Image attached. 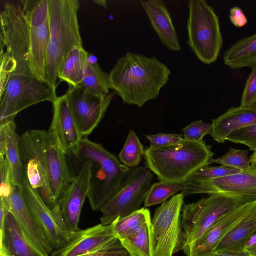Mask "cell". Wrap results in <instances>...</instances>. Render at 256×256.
Listing matches in <instances>:
<instances>
[{"instance_id": "ac0fdd59", "label": "cell", "mask_w": 256, "mask_h": 256, "mask_svg": "<svg viewBox=\"0 0 256 256\" xmlns=\"http://www.w3.org/2000/svg\"><path fill=\"white\" fill-rule=\"evenodd\" d=\"M82 163L80 171L72 178L67 191L58 204L64 222L72 232L80 230L78 224L81 212L90 189L91 164L88 161Z\"/></svg>"}, {"instance_id": "2e32d148", "label": "cell", "mask_w": 256, "mask_h": 256, "mask_svg": "<svg viewBox=\"0 0 256 256\" xmlns=\"http://www.w3.org/2000/svg\"><path fill=\"white\" fill-rule=\"evenodd\" d=\"M119 240L112 226L102 224L72 232L68 242L52 256H82L112 247Z\"/></svg>"}, {"instance_id": "7a4b0ae2", "label": "cell", "mask_w": 256, "mask_h": 256, "mask_svg": "<svg viewBox=\"0 0 256 256\" xmlns=\"http://www.w3.org/2000/svg\"><path fill=\"white\" fill-rule=\"evenodd\" d=\"M170 74V69L156 57L128 52L108 74L110 89L124 103L142 108L157 98Z\"/></svg>"}, {"instance_id": "9c48e42d", "label": "cell", "mask_w": 256, "mask_h": 256, "mask_svg": "<svg viewBox=\"0 0 256 256\" xmlns=\"http://www.w3.org/2000/svg\"><path fill=\"white\" fill-rule=\"evenodd\" d=\"M184 196L179 193L156 210L151 221L154 256H173L182 250L184 236L181 214Z\"/></svg>"}, {"instance_id": "f546056e", "label": "cell", "mask_w": 256, "mask_h": 256, "mask_svg": "<svg viewBox=\"0 0 256 256\" xmlns=\"http://www.w3.org/2000/svg\"><path fill=\"white\" fill-rule=\"evenodd\" d=\"M120 242L130 256H154L151 222L136 233Z\"/></svg>"}, {"instance_id": "e0dca14e", "label": "cell", "mask_w": 256, "mask_h": 256, "mask_svg": "<svg viewBox=\"0 0 256 256\" xmlns=\"http://www.w3.org/2000/svg\"><path fill=\"white\" fill-rule=\"evenodd\" d=\"M256 210V200L239 206L219 220L183 250L186 256H203L213 252L222 239Z\"/></svg>"}, {"instance_id": "ba28073f", "label": "cell", "mask_w": 256, "mask_h": 256, "mask_svg": "<svg viewBox=\"0 0 256 256\" xmlns=\"http://www.w3.org/2000/svg\"><path fill=\"white\" fill-rule=\"evenodd\" d=\"M154 179V173L146 166L130 170L120 186L101 209V224L110 225L140 210L144 202Z\"/></svg>"}, {"instance_id": "5b68a950", "label": "cell", "mask_w": 256, "mask_h": 256, "mask_svg": "<svg viewBox=\"0 0 256 256\" xmlns=\"http://www.w3.org/2000/svg\"><path fill=\"white\" fill-rule=\"evenodd\" d=\"M80 162L91 164L90 189L88 196L92 209L99 211L118 190L130 168L102 145L82 138L74 154Z\"/></svg>"}, {"instance_id": "8992f818", "label": "cell", "mask_w": 256, "mask_h": 256, "mask_svg": "<svg viewBox=\"0 0 256 256\" xmlns=\"http://www.w3.org/2000/svg\"><path fill=\"white\" fill-rule=\"evenodd\" d=\"M188 6V44L200 62L210 65L217 60L223 46L219 18L204 0H190Z\"/></svg>"}, {"instance_id": "d4e9b609", "label": "cell", "mask_w": 256, "mask_h": 256, "mask_svg": "<svg viewBox=\"0 0 256 256\" xmlns=\"http://www.w3.org/2000/svg\"><path fill=\"white\" fill-rule=\"evenodd\" d=\"M256 232V210L232 229L214 252L244 254L246 244Z\"/></svg>"}, {"instance_id": "3957f363", "label": "cell", "mask_w": 256, "mask_h": 256, "mask_svg": "<svg viewBox=\"0 0 256 256\" xmlns=\"http://www.w3.org/2000/svg\"><path fill=\"white\" fill-rule=\"evenodd\" d=\"M212 146L204 140L180 142L160 148H148L146 166L160 181L184 184L198 170L214 163Z\"/></svg>"}, {"instance_id": "4fadbf2b", "label": "cell", "mask_w": 256, "mask_h": 256, "mask_svg": "<svg viewBox=\"0 0 256 256\" xmlns=\"http://www.w3.org/2000/svg\"><path fill=\"white\" fill-rule=\"evenodd\" d=\"M22 188L28 208L50 244L54 250L65 246L69 241L72 232L64 222L59 206L53 209L49 208L38 191L25 180Z\"/></svg>"}, {"instance_id": "b9f144b4", "label": "cell", "mask_w": 256, "mask_h": 256, "mask_svg": "<svg viewBox=\"0 0 256 256\" xmlns=\"http://www.w3.org/2000/svg\"><path fill=\"white\" fill-rule=\"evenodd\" d=\"M244 253L250 256H256V232L246 244L244 248Z\"/></svg>"}, {"instance_id": "7c38bea8", "label": "cell", "mask_w": 256, "mask_h": 256, "mask_svg": "<svg viewBox=\"0 0 256 256\" xmlns=\"http://www.w3.org/2000/svg\"><path fill=\"white\" fill-rule=\"evenodd\" d=\"M42 130H30L19 137V148L24 180L52 209L42 145Z\"/></svg>"}, {"instance_id": "f35d334b", "label": "cell", "mask_w": 256, "mask_h": 256, "mask_svg": "<svg viewBox=\"0 0 256 256\" xmlns=\"http://www.w3.org/2000/svg\"><path fill=\"white\" fill-rule=\"evenodd\" d=\"M146 138L150 143V148H160L178 144L184 138L180 134H164L146 135Z\"/></svg>"}, {"instance_id": "d6a6232c", "label": "cell", "mask_w": 256, "mask_h": 256, "mask_svg": "<svg viewBox=\"0 0 256 256\" xmlns=\"http://www.w3.org/2000/svg\"><path fill=\"white\" fill-rule=\"evenodd\" d=\"M248 150L230 148L224 156L214 160V162L242 172L251 169Z\"/></svg>"}, {"instance_id": "4dcf8cb0", "label": "cell", "mask_w": 256, "mask_h": 256, "mask_svg": "<svg viewBox=\"0 0 256 256\" xmlns=\"http://www.w3.org/2000/svg\"><path fill=\"white\" fill-rule=\"evenodd\" d=\"M145 150L138 136L132 130L129 131L124 148L120 151L118 158L124 166L130 168L138 167Z\"/></svg>"}, {"instance_id": "6da1fadb", "label": "cell", "mask_w": 256, "mask_h": 256, "mask_svg": "<svg viewBox=\"0 0 256 256\" xmlns=\"http://www.w3.org/2000/svg\"><path fill=\"white\" fill-rule=\"evenodd\" d=\"M0 49L14 62V70L0 95V122L14 120L31 106L56 100V91L40 81L31 70L29 28L20 1L6 4L0 13Z\"/></svg>"}, {"instance_id": "277c9868", "label": "cell", "mask_w": 256, "mask_h": 256, "mask_svg": "<svg viewBox=\"0 0 256 256\" xmlns=\"http://www.w3.org/2000/svg\"><path fill=\"white\" fill-rule=\"evenodd\" d=\"M50 38L46 78L56 91L59 68L66 54L74 47H83L78 20V0H48Z\"/></svg>"}, {"instance_id": "836d02e7", "label": "cell", "mask_w": 256, "mask_h": 256, "mask_svg": "<svg viewBox=\"0 0 256 256\" xmlns=\"http://www.w3.org/2000/svg\"><path fill=\"white\" fill-rule=\"evenodd\" d=\"M0 199L8 200L15 186L9 163L4 154H0Z\"/></svg>"}, {"instance_id": "ffe728a7", "label": "cell", "mask_w": 256, "mask_h": 256, "mask_svg": "<svg viewBox=\"0 0 256 256\" xmlns=\"http://www.w3.org/2000/svg\"><path fill=\"white\" fill-rule=\"evenodd\" d=\"M52 104L54 114L49 131L58 136L66 153L74 156L82 138L66 94L58 97Z\"/></svg>"}, {"instance_id": "9a60e30c", "label": "cell", "mask_w": 256, "mask_h": 256, "mask_svg": "<svg viewBox=\"0 0 256 256\" xmlns=\"http://www.w3.org/2000/svg\"><path fill=\"white\" fill-rule=\"evenodd\" d=\"M42 145L48 188L54 208L58 205L72 182L67 154L58 136L50 131L42 130Z\"/></svg>"}, {"instance_id": "484cf974", "label": "cell", "mask_w": 256, "mask_h": 256, "mask_svg": "<svg viewBox=\"0 0 256 256\" xmlns=\"http://www.w3.org/2000/svg\"><path fill=\"white\" fill-rule=\"evenodd\" d=\"M89 56L83 47H74L65 56L59 68L58 76L69 86H79L82 82Z\"/></svg>"}, {"instance_id": "ab89813d", "label": "cell", "mask_w": 256, "mask_h": 256, "mask_svg": "<svg viewBox=\"0 0 256 256\" xmlns=\"http://www.w3.org/2000/svg\"><path fill=\"white\" fill-rule=\"evenodd\" d=\"M82 256H130L119 241L107 249Z\"/></svg>"}, {"instance_id": "7dc6e473", "label": "cell", "mask_w": 256, "mask_h": 256, "mask_svg": "<svg viewBox=\"0 0 256 256\" xmlns=\"http://www.w3.org/2000/svg\"><path fill=\"white\" fill-rule=\"evenodd\" d=\"M254 106L256 108V104Z\"/></svg>"}, {"instance_id": "ee69618b", "label": "cell", "mask_w": 256, "mask_h": 256, "mask_svg": "<svg viewBox=\"0 0 256 256\" xmlns=\"http://www.w3.org/2000/svg\"><path fill=\"white\" fill-rule=\"evenodd\" d=\"M252 168L256 171V152L250 157Z\"/></svg>"}, {"instance_id": "d6986e66", "label": "cell", "mask_w": 256, "mask_h": 256, "mask_svg": "<svg viewBox=\"0 0 256 256\" xmlns=\"http://www.w3.org/2000/svg\"><path fill=\"white\" fill-rule=\"evenodd\" d=\"M8 202L10 212L26 238L42 252L52 256L54 250L34 220L25 200L22 188L16 186Z\"/></svg>"}, {"instance_id": "8fae6325", "label": "cell", "mask_w": 256, "mask_h": 256, "mask_svg": "<svg viewBox=\"0 0 256 256\" xmlns=\"http://www.w3.org/2000/svg\"><path fill=\"white\" fill-rule=\"evenodd\" d=\"M182 193L226 196L250 201L256 200V171L252 168L226 176L212 179L189 180Z\"/></svg>"}, {"instance_id": "7402d4cb", "label": "cell", "mask_w": 256, "mask_h": 256, "mask_svg": "<svg viewBox=\"0 0 256 256\" xmlns=\"http://www.w3.org/2000/svg\"><path fill=\"white\" fill-rule=\"evenodd\" d=\"M256 124V108L231 107L226 112L212 120V138L224 144L233 132Z\"/></svg>"}, {"instance_id": "83f0119b", "label": "cell", "mask_w": 256, "mask_h": 256, "mask_svg": "<svg viewBox=\"0 0 256 256\" xmlns=\"http://www.w3.org/2000/svg\"><path fill=\"white\" fill-rule=\"evenodd\" d=\"M151 221L149 210L141 208L128 216L118 218L111 224L117 238L121 241L136 233Z\"/></svg>"}, {"instance_id": "e575fe53", "label": "cell", "mask_w": 256, "mask_h": 256, "mask_svg": "<svg viewBox=\"0 0 256 256\" xmlns=\"http://www.w3.org/2000/svg\"><path fill=\"white\" fill-rule=\"evenodd\" d=\"M227 140L245 145L250 150L256 152V124L233 132L228 137Z\"/></svg>"}, {"instance_id": "8d00e7d4", "label": "cell", "mask_w": 256, "mask_h": 256, "mask_svg": "<svg viewBox=\"0 0 256 256\" xmlns=\"http://www.w3.org/2000/svg\"><path fill=\"white\" fill-rule=\"evenodd\" d=\"M239 172L240 171L223 166H208L198 170L190 180L216 178L234 174Z\"/></svg>"}, {"instance_id": "603a6c76", "label": "cell", "mask_w": 256, "mask_h": 256, "mask_svg": "<svg viewBox=\"0 0 256 256\" xmlns=\"http://www.w3.org/2000/svg\"><path fill=\"white\" fill-rule=\"evenodd\" d=\"M0 254L5 256H50L40 250L25 236L10 212L0 232Z\"/></svg>"}, {"instance_id": "52a82bcc", "label": "cell", "mask_w": 256, "mask_h": 256, "mask_svg": "<svg viewBox=\"0 0 256 256\" xmlns=\"http://www.w3.org/2000/svg\"><path fill=\"white\" fill-rule=\"evenodd\" d=\"M253 201L212 194L209 198L185 205L182 219L184 236L182 250L198 240L223 216Z\"/></svg>"}, {"instance_id": "5bb4252c", "label": "cell", "mask_w": 256, "mask_h": 256, "mask_svg": "<svg viewBox=\"0 0 256 256\" xmlns=\"http://www.w3.org/2000/svg\"><path fill=\"white\" fill-rule=\"evenodd\" d=\"M66 94L80 134L84 138L98 125L116 94L114 92L102 96L78 86H70Z\"/></svg>"}, {"instance_id": "44dd1931", "label": "cell", "mask_w": 256, "mask_h": 256, "mask_svg": "<svg viewBox=\"0 0 256 256\" xmlns=\"http://www.w3.org/2000/svg\"><path fill=\"white\" fill-rule=\"evenodd\" d=\"M150 24L162 44L173 52H180L178 35L166 3L160 0L140 1Z\"/></svg>"}, {"instance_id": "cb8c5ba5", "label": "cell", "mask_w": 256, "mask_h": 256, "mask_svg": "<svg viewBox=\"0 0 256 256\" xmlns=\"http://www.w3.org/2000/svg\"><path fill=\"white\" fill-rule=\"evenodd\" d=\"M0 154L9 163L14 186L22 188L24 174L19 148V136L14 120L0 123Z\"/></svg>"}, {"instance_id": "f1b7e54d", "label": "cell", "mask_w": 256, "mask_h": 256, "mask_svg": "<svg viewBox=\"0 0 256 256\" xmlns=\"http://www.w3.org/2000/svg\"><path fill=\"white\" fill-rule=\"evenodd\" d=\"M79 86L92 94L107 96L110 93L108 74L103 71L98 62L88 59L82 82Z\"/></svg>"}, {"instance_id": "4316f807", "label": "cell", "mask_w": 256, "mask_h": 256, "mask_svg": "<svg viewBox=\"0 0 256 256\" xmlns=\"http://www.w3.org/2000/svg\"><path fill=\"white\" fill-rule=\"evenodd\" d=\"M224 64L233 70L252 68L256 64V34L240 39L228 49Z\"/></svg>"}, {"instance_id": "1f68e13d", "label": "cell", "mask_w": 256, "mask_h": 256, "mask_svg": "<svg viewBox=\"0 0 256 256\" xmlns=\"http://www.w3.org/2000/svg\"><path fill=\"white\" fill-rule=\"evenodd\" d=\"M184 184L160 181L152 184L144 202L145 207L162 204L171 197L182 192Z\"/></svg>"}, {"instance_id": "60d3db41", "label": "cell", "mask_w": 256, "mask_h": 256, "mask_svg": "<svg viewBox=\"0 0 256 256\" xmlns=\"http://www.w3.org/2000/svg\"><path fill=\"white\" fill-rule=\"evenodd\" d=\"M229 18L232 24L238 28L244 27L248 22V20L244 12L237 6L230 8Z\"/></svg>"}, {"instance_id": "30bf717a", "label": "cell", "mask_w": 256, "mask_h": 256, "mask_svg": "<svg viewBox=\"0 0 256 256\" xmlns=\"http://www.w3.org/2000/svg\"><path fill=\"white\" fill-rule=\"evenodd\" d=\"M29 28L30 66L34 76L48 84L46 64L50 38L48 0H20Z\"/></svg>"}, {"instance_id": "d590c367", "label": "cell", "mask_w": 256, "mask_h": 256, "mask_svg": "<svg viewBox=\"0 0 256 256\" xmlns=\"http://www.w3.org/2000/svg\"><path fill=\"white\" fill-rule=\"evenodd\" d=\"M212 128V124L202 120L194 121L182 130L184 138L191 142L203 140L205 136L210 134Z\"/></svg>"}, {"instance_id": "7bdbcfd3", "label": "cell", "mask_w": 256, "mask_h": 256, "mask_svg": "<svg viewBox=\"0 0 256 256\" xmlns=\"http://www.w3.org/2000/svg\"><path fill=\"white\" fill-rule=\"evenodd\" d=\"M203 256H250L249 255L244 254H235L224 252H213L207 254Z\"/></svg>"}, {"instance_id": "f6af8a7d", "label": "cell", "mask_w": 256, "mask_h": 256, "mask_svg": "<svg viewBox=\"0 0 256 256\" xmlns=\"http://www.w3.org/2000/svg\"><path fill=\"white\" fill-rule=\"evenodd\" d=\"M95 2H99V5L102 6L104 8H106L107 6V3L106 0H96Z\"/></svg>"}, {"instance_id": "bcb514c9", "label": "cell", "mask_w": 256, "mask_h": 256, "mask_svg": "<svg viewBox=\"0 0 256 256\" xmlns=\"http://www.w3.org/2000/svg\"><path fill=\"white\" fill-rule=\"evenodd\" d=\"M0 256H5L4 254H0Z\"/></svg>"}, {"instance_id": "74e56055", "label": "cell", "mask_w": 256, "mask_h": 256, "mask_svg": "<svg viewBox=\"0 0 256 256\" xmlns=\"http://www.w3.org/2000/svg\"><path fill=\"white\" fill-rule=\"evenodd\" d=\"M251 68L242 96L240 106L252 107L256 104V64Z\"/></svg>"}]
</instances>
